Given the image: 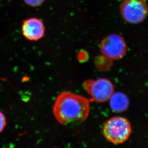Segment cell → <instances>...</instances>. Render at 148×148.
<instances>
[{"label":"cell","instance_id":"9c48e42d","mask_svg":"<svg viewBox=\"0 0 148 148\" xmlns=\"http://www.w3.org/2000/svg\"><path fill=\"white\" fill-rule=\"evenodd\" d=\"M6 122L5 117L3 112H0V133L3 131L4 127H5Z\"/></svg>","mask_w":148,"mask_h":148},{"label":"cell","instance_id":"7a4b0ae2","mask_svg":"<svg viewBox=\"0 0 148 148\" xmlns=\"http://www.w3.org/2000/svg\"><path fill=\"white\" fill-rule=\"evenodd\" d=\"M103 131L104 137L110 143L121 144L130 138L131 132V124L125 117H113L104 123Z\"/></svg>","mask_w":148,"mask_h":148},{"label":"cell","instance_id":"52a82bcc","mask_svg":"<svg viewBox=\"0 0 148 148\" xmlns=\"http://www.w3.org/2000/svg\"><path fill=\"white\" fill-rule=\"evenodd\" d=\"M110 106L113 112L117 113L124 112L127 110L130 106L128 97L121 92H114L110 99Z\"/></svg>","mask_w":148,"mask_h":148},{"label":"cell","instance_id":"ba28073f","mask_svg":"<svg viewBox=\"0 0 148 148\" xmlns=\"http://www.w3.org/2000/svg\"><path fill=\"white\" fill-rule=\"evenodd\" d=\"M45 1V0H24V1L27 5L35 7L41 5Z\"/></svg>","mask_w":148,"mask_h":148},{"label":"cell","instance_id":"277c9868","mask_svg":"<svg viewBox=\"0 0 148 148\" xmlns=\"http://www.w3.org/2000/svg\"><path fill=\"white\" fill-rule=\"evenodd\" d=\"M103 55L112 60H118L125 56L127 45L124 38L118 34H111L104 37L100 43Z\"/></svg>","mask_w":148,"mask_h":148},{"label":"cell","instance_id":"6da1fadb","mask_svg":"<svg viewBox=\"0 0 148 148\" xmlns=\"http://www.w3.org/2000/svg\"><path fill=\"white\" fill-rule=\"evenodd\" d=\"M90 112L89 100L69 91L59 95L53 107V113L60 124L68 125L85 121Z\"/></svg>","mask_w":148,"mask_h":148},{"label":"cell","instance_id":"5b68a950","mask_svg":"<svg viewBox=\"0 0 148 148\" xmlns=\"http://www.w3.org/2000/svg\"><path fill=\"white\" fill-rule=\"evenodd\" d=\"M83 85L93 101L98 103L108 101L114 92V85L107 78L87 80Z\"/></svg>","mask_w":148,"mask_h":148},{"label":"cell","instance_id":"3957f363","mask_svg":"<svg viewBox=\"0 0 148 148\" xmlns=\"http://www.w3.org/2000/svg\"><path fill=\"white\" fill-rule=\"evenodd\" d=\"M120 9L123 19L131 24L142 23L148 14V6L145 0H124Z\"/></svg>","mask_w":148,"mask_h":148},{"label":"cell","instance_id":"8992f818","mask_svg":"<svg viewBox=\"0 0 148 148\" xmlns=\"http://www.w3.org/2000/svg\"><path fill=\"white\" fill-rule=\"evenodd\" d=\"M22 31L23 35L27 40L37 41L44 36L45 28L40 19L30 18L23 22Z\"/></svg>","mask_w":148,"mask_h":148}]
</instances>
